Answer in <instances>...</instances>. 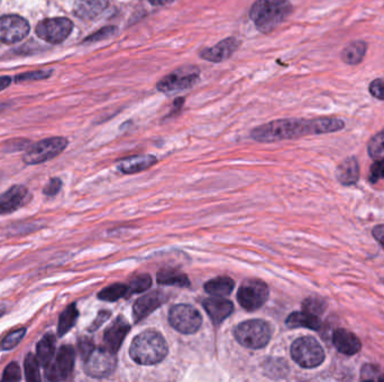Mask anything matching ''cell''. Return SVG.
<instances>
[{
  "mask_svg": "<svg viewBox=\"0 0 384 382\" xmlns=\"http://www.w3.org/2000/svg\"><path fill=\"white\" fill-rule=\"evenodd\" d=\"M345 128V123L338 118L316 119H280L253 129L251 137L261 143L296 139L308 134H330Z\"/></svg>",
  "mask_w": 384,
  "mask_h": 382,
  "instance_id": "cell-1",
  "label": "cell"
},
{
  "mask_svg": "<svg viewBox=\"0 0 384 382\" xmlns=\"http://www.w3.org/2000/svg\"><path fill=\"white\" fill-rule=\"evenodd\" d=\"M166 341L159 332L145 331L133 340L129 348L131 358L142 365H157L168 356Z\"/></svg>",
  "mask_w": 384,
  "mask_h": 382,
  "instance_id": "cell-2",
  "label": "cell"
},
{
  "mask_svg": "<svg viewBox=\"0 0 384 382\" xmlns=\"http://www.w3.org/2000/svg\"><path fill=\"white\" fill-rule=\"evenodd\" d=\"M292 12L290 0H258L249 12V17L262 33H270L282 24Z\"/></svg>",
  "mask_w": 384,
  "mask_h": 382,
  "instance_id": "cell-3",
  "label": "cell"
},
{
  "mask_svg": "<svg viewBox=\"0 0 384 382\" xmlns=\"http://www.w3.org/2000/svg\"><path fill=\"white\" fill-rule=\"evenodd\" d=\"M235 339L249 349H262L270 342L272 330L269 323L262 320H249L240 323L235 329Z\"/></svg>",
  "mask_w": 384,
  "mask_h": 382,
  "instance_id": "cell-4",
  "label": "cell"
},
{
  "mask_svg": "<svg viewBox=\"0 0 384 382\" xmlns=\"http://www.w3.org/2000/svg\"><path fill=\"white\" fill-rule=\"evenodd\" d=\"M291 358L297 365L305 369H314L323 365L325 351L318 341L312 336H303L294 341L291 345Z\"/></svg>",
  "mask_w": 384,
  "mask_h": 382,
  "instance_id": "cell-5",
  "label": "cell"
},
{
  "mask_svg": "<svg viewBox=\"0 0 384 382\" xmlns=\"http://www.w3.org/2000/svg\"><path fill=\"white\" fill-rule=\"evenodd\" d=\"M200 80V70L197 66L179 68L159 81L156 88L161 92L173 93L195 87Z\"/></svg>",
  "mask_w": 384,
  "mask_h": 382,
  "instance_id": "cell-6",
  "label": "cell"
},
{
  "mask_svg": "<svg viewBox=\"0 0 384 382\" xmlns=\"http://www.w3.org/2000/svg\"><path fill=\"white\" fill-rule=\"evenodd\" d=\"M117 367L116 352L107 348H99L91 351L90 354L84 359V371L88 376L102 379L114 374Z\"/></svg>",
  "mask_w": 384,
  "mask_h": 382,
  "instance_id": "cell-7",
  "label": "cell"
},
{
  "mask_svg": "<svg viewBox=\"0 0 384 382\" xmlns=\"http://www.w3.org/2000/svg\"><path fill=\"white\" fill-rule=\"evenodd\" d=\"M270 292L269 287L265 281L260 279H247L243 284L240 285L238 290V299L242 308L247 311H256L261 308L269 299Z\"/></svg>",
  "mask_w": 384,
  "mask_h": 382,
  "instance_id": "cell-8",
  "label": "cell"
},
{
  "mask_svg": "<svg viewBox=\"0 0 384 382\" xmlns=\"http://www.w3.org/2000/svg\"><path fill=\"white\" fill-rule=\"evenodd\" d=\"M169 322L173 329L182 334H193L200 329L202 317L195 308L190 305H175L169 313Z\"/></svg>",
  "mask_w": 384,
  "mask_h": 382,
  "instance_id": "cell-9",
  "label": "cell"
},
{
  "mask_svg": "<svg viewBox=\"0 0 384 382\" xmlns=\"http://www.w3.org/2000/svg\"><path fill=\"white\" fill-rule=\"evenodd\" d=\"M68 146V141L64 137L48 138L44 141L35 143L26 154H25V164L37 165L46 163L55 159Z\"/></svg>",
  "mask_w": 384,
  "mask_h": 382,
  "instance_id": "cell-10",
  "label": "cell"
},
{
  "mask_svg": "<svg viewBox=\"0 0 384 382\" xmlns=\"http://www.w3.org/2000/svg\"><path fill=\"white\" fill-rule=\"evenodd\" d=\"M73 28V21L64 17L48 18L39 23L37 34L39 39L51 44H59L68 39Z\"/></svg>",
  "mask_w": 384,
  "mask_h": 382,
  "instance_id": "cell-11",
  "label": "cell"
},
{
  "mask_svg": "<svg viewBox=\"0 0 384 382\" xmlns=\"http://www.w3.org/2000/svg\"><path fill=\"white\" fill-rule=\"evenodd\" d=\"M75 351L71 345H64L57 352L55 361L46 368V379L62 381L69 378L75 368Z\"/></svg>",
  "mask_w": 384,
  "mask_h": 382,
  "instance_id": "cell-12",
  "label": "cell"
},
{
  "mask_svg": "<svg viewBox=\"0 0 384 382\" xmlns=\"http://www.w3.org/2000/svg\"><path fill=\"white\" fill-rule=\"evenodd\" d=\"M30 24L19 15H5L0 17V42L14 44L21 42L30 33Z\"/></svg>",
  "mask_w": 384,
  "mask_h": 382,
  "instance_id": "cell-13",
  "label": "cell"
},
{
  "mask_svg": "<svg viewBox=\"0 0 384 382\" xmlns=\"http://www.w3.org/2000/svg\"><path fill=\"white\" fill-rule=\"evenodd\" d=\"M30 194L28 188L14 185L0 195V214L15 212L30 202Z\"/></svg>",
  "mask_w": 384,
  "mask_h": 382,
  "instance_id": "cell-14",
  "label": "cell"
},
{
  "mask_svg": "<svg viewBox=\"0 0 384 382\" xmlns=\"http://www.w3.org/2000/svg\"><path fill=\"white\" fill-rule=\"evenodd\" d=\"M240 42L235 37L225 39L213 48H204L200 52L202 60L211 63H222L231 59V55L238 51Z\"/></svg>",
  "mask_w": 384,
  "mask_h": 382,
  "instance_id": "cell-15",
  "label": "cell"
},
{
  "mask_svg": "<svg viewBox=\"0 0 384 382\" xmlns=\"http://www.w3.org/2000/svg\"><path fill=\"white\" fill-rule=\"evenodd\" d=\"M165 301H166V297L162 292H159V290L140 297L133 306V315H134L136 322H140L145 317L148 316L150 314L153 313L156 308H159L160 306L164 304Z\"/></svg>",
  "mask_w": 384,
  "mask_h": 382,
  "instance_id": "cell-16",
  "label": "cell"
},
{
  "mask_svg": "<svg viewBox=\"0 0 384 382\" xmlns=\"http://www.w3.org/2000/svg\"><path fill=\"white\" fill-rule=\"evenodd\" d=\"M129 330H131V326L125 319L122 316L117 317L105 331V334H104L105 347L111 350L113 352L117 353L124 340L126 338V335L128 334Z\"/></svg>",
  "mask_w": 384,
  "mask_h": 382,
  "instance_id": "cell-17",
  "label": "cell"
},
{
  "mask_svg": "<svg viewBox=\"0 0 384 382\" xmlns=\"http://www.w3.org/2000/svg\"><path fill=\"white\" fill-rule=\"evenodd\" d=\"M202 305L215 325L222 324L234 311L233 303L220 296L204 299Z\"/></svg>",
  "mask_w": 384,
  "mask_h": 382,
  "instance_id": "cell-18",
  "label": "cell"
},
{
  "mask_svg": "<svg viewBox=\"0 0 384 382\" xmlns=\"http://www.w3.org/2000/svg\"><path fill=\"white\" fill-rule=\"evenodd\" d=\"M332 341L337 351L345 356H354L362 349L360 339L357 338L353 332L345 329L335 330Z\"/></svg>",
  "mask_w": 384,
  "mask_h": 382,
  "instance_id": "cell-19",
  "label": "cell"
},
{
  "mask_svg": "<svg viewBox=\"0 0 384 382\" xmlns=\"http://www.w3.org/2000/svg\"><path fill=\"white\" fill-rule=\"evenodd\" d=\"M109 6V0H77L75 3V15L84 21L98 17Z\"/></svg>",
  "mask_w": 384,
  "mask_h": 382,
  "instance_id": "cell-20",
  "label": "cell"
},
{
  "mask_svg": "<svg viewBox=\"0 0 384 382\" xmlns=\"http://www.w3.org/2000/svg\"><path fill=\"white\" fill-rule=\"evenodd\" d=\"M338 182L344 186L356 184L360 179V165L355 157H348L338 165L336 170Z\"/></svg>",
  "mask_w": 384,
  "mask_h": 382,
  "instance_id": "cell-21",
  "label": "cell"
},
{
  "mask_svg": "<svg viewBox=\"0 0 384 382\" xmlns=\"http://www.w3.org/2000/svg\"><path fill=\"white\" fill-rule=\"evenodd\" d=\"M157 159L152 155L131 156L120 161L118 170L124 174H135L143 172L156 164Z\"/></svg>",
  "mask_w": 384,
  "mask_h": 382,
  "instance_id": "cell-22",
  "label": "cell"
},
{
  "mask_svg": "<svg viewBox=\"0 0 384 382\" xmlns=\"http://www.w3.org/2000/svg\"><path fill=\"white\" fill-rule=\"evenodd\" d=\"M285 324L290 329L306 328L312 331H319L321 329V321L319 316L307 313V312H294L290 314L285 321Z\"/></svg>",
  "mask_w": 384,
  "mask_h": 382,
  "instance_id": "cell-23",
  "label": "cell"
},
{
  "mask_svg": "<svg viewBox=\"0 0 384 382\" xmlns=\"http://www.w3.org/2000/svg\"><path fill=\"white\" fill-rule=\"evenodd\" d=\"M367 51V44L363 41H355L349 43L340 54L343 62H345L348 66H357L360 64L365 57Z\"/></svg>",
  "mask_w": 384,
  "mask_h": 382,
  "instance_id": "cell-24",
  "label": "cell"
},
{
  "mask_svg": "<svg viewBox=\"0 0 384 382\" xmlns=\"http://www.w3.org/2000/svg\"><path fill=\"white\" fill-rule=\"evenodd\" d=\"M55 354V335L48 334L37 344V356L39 365L46 368L51 365Z\"/></svg>",
  "mask_w": 384,
  "mask_h": 382,
  "instance_id": "cell-25",
  "label": "cell"
},
{
  "mask_svg": "<svg viewBox=\"0 0 384 382\" xmlns=\"http://www.w3.org/2000/svg\"><path fill=\"white\" fill-rule=\"evenodd\" d=\"M156 281L161 285L166 286L189 287V278L186 274L179 272L177 269H162L156 276Z\"/></svg>",
  "mask_w": 384,
  "mask_h": 382,
  "instance_id": "cell-26",
  "label": "cell"
},
{
  "mask_svg": "<svg viewBox=\"0 0 384 382\" xmlns=\"http://www.w3.org/2000/svg\"><path fill=\"white\" fill-rule=\"evenodd\" d=\"M235 283L231 278L229 277H217L208 281L204 285V290L208 294L213 296H224L229 295L234 290Z\"/></svg>",
  "mask_w": 384,
  "mask_h": 382,
  "instance_id": "cell-27",
  "label": "cell"
},
{
  "mask_svg": "<svg viewBox=\"0 0 384 382\" xmlns=\"http://www.w3.org/2000/svg\"><path fill=\"white\" fill-rule=\"evenodd\" d=\"M78 316L79 311L78 308H77V305H69L64 310V313L60 315L59 325H57V334H59V336H64L70 330L73 329Z\"/></svg>",
  "mask_w": 384,
  "mask_h": 382,
  "instance_id": "cell-28",
  "label": "cell"
},
{
  "mask_svg": "<svg viewBox=\"0 0 384 382\" xmlns=\"http://www.w3.org/2000/svg\"><path fill=\"white\" fill-rule=\"evenodd\" d=\"M128 296V287L127 285L114 284L106 287L98 294V299L106 302H116L118 299Z\"/></svg>",
  "mask_w": 384,
  "mask_h": 382,
  "instance_id": "cell-29",
  "label": "cell"
},
{
  "mask_svg": "<svg viewBox=\"0 0 384 382\" xmlns=\"http://www.w3.org/2000/svg\"><path fill=\"white\" fill-rule=\"evenodd\" d=\"M367 152L369 157L374 161L384 159V129L369 139L367 143Z\"/></svg>",
  "mask_w": 384,
  "mask_h": 382,
  "instance_id": "cell-30",
  "label": "cell"
},
{
  "mask_svg": "<svg viewBox=\"0 0 384 382\" xmlns=\"http://www.w3.org/2000/svg\"><path fill=\"white\" fill-rule=\"evenodd\" d=\"M327 306V302L324 299H321L318 296H311L303 301V311L316 315V316H320L321 314L325 313Z\"/></svg>",
  "mask_w": 384,
  "mask_h": 382,
  "instance_id": "cell-31",
  "label": "cell"
},
{
  "mask_svg": "<svg viewBox=\"0 0 384 382\" xmlns=\"http://www.w3.org/2000/svg\"><path fill=\"white\" fill-rule=\"evenodd\" d=\"M25 376L28 381H41V374H39V362L37 356H34L33 353H28L25 358Z\"/></svg>",
  "mask_w": 384,
  "mask_h": 382,
  "instance_id": "cell-32",
  "label": "cell"
},
{
  "mask_svg": "<svg viewBox=\"0 0 384 382\" xmlns=\"http://www.w3.org/2000/svg\"><path fill=\"white\" fill-rule=\"evenodd\" d=\"M151 286H152V278H151L150 275L136 276L127 285V287H128V295L146 292Z\"/></svg>",
  "mask_w": 384,
  "mask_h": 382,
  "instance_id": "cell-33",
  "label": "cell"
},
{
  "mask_svg": "<svg viewBox=\"0 0 384 382\" xmlns=\"http://www.w3.org/2000/svg\"><path fill=\"white\" fill-rule=\"evenodd\" d=\"M361 380L362 381L384 382V374L376 365H365L361 369Z\"/></svg>",
  "mask_w": 384,
  "mask_h": 382,
  "instance_id": "cell-34",
  "label": "cell"
},
{
  "mask_svg": "<svg viewBox=\"0 0 384 382\" xmlns=\"http://www.w3.org/2000/svg\"><path fill=\"white\" fill-rule=\"evenodd\" d=\"M25 334H26V329H19L12 332V333L7 335L5 340L3 341L1 349L7 351V350H12L17 347V345L21 343V341L23 340V338H24Z\"/></svg>",
  "mask_w": 384,
  "mask_h": 382,
  "instance_id": "cell-35",
  "label": "cell"
},
{
  "mask_svg": "<svg viewBox=\"0 0 384 382\" xmlns=\"http://www.w3.org/2000/svg\"><path fill=\"white\" fill-rule=\"evenodd\" d=\"M384 179V159H378L373 163L369 168V183L375 184L378 181Z\"/></svg>",
  "mask_w": 384,
  "mask_h": 382,
  "instance_id": "cell-36",
  "label": "cell"
},
{
  "mask_svg": "<svg viewBox=\"0 0 384 382\" xmlns=\"http://www.w3.org/2000/svg\"><path fill=\"white\" fill-rule=\"evenodd\" d=\"M21 379V368L17 362H12L8 367L5 369L3 374V381H19Z\"/></svg>",
  "mask_w": 384,
  "mask_h": 382,
  "instance_id": "cell-37",
  "label": "cell"
},
{
  "mask_svg": "<svg viewBox=\"0 0 384 382\" xmlns=\"http://www.w3.org/2000/svg\"><path fill=\"white\" fill-rule=\"evenodd\" d=\"M116 32H117V28L115 26L104 27V28L98 30L96 33L89 36V37L84 41V43L98 42V41H102V39H108L111 36L114 35Z\"/></svg>",
  "mask_w": 384,
  "mask_h": 382,
  "instance_id": "cell-38",
  "label": "cell"
},
{
  "mask_svg": "<svg viewBox=\"0 0 384 382\" xmlns=\"http://www.w3.org/2000/svg\"><path fill=\"white\" fill-rule=\"evenodd\" d=\"M369 91L373 98L384 101V79H375L369 86Z\"/></svg>",
  "mask_w": 384,
  "mask_h": 382,
  "instance_id": "cell-39",
  "label": "cell"
},
{
  "mask_svg": "<svg viewBox=\"0 0 384 382\" xmlns=\"http://www.w3.org/2000/svg\"><path fill=\"white\" fill-rule=\"evenodd\" d=\"M61 188H62L61 179H50V182L46 184V188L43 190V193H44L46 197H55V195L60 192Z\"/></svg>",
  "mask_w": 384,
  "mask_h": 382,
  "instance_id": "cell-40",
  "label": "cell"
},
{
  "mask_svg": "<svg viewBox=\"0 0 384 382\" xmlns=\"http://www.w3.org/2000/svg\"><path fill=\"white\" fill-rule=\"evenodd\" d=\"M51 75V72L46 71H37V72H28V73H24V74H21L16 78L17 81H30V80H42V79L48 78Z\"/></svg>",
  "mask_w": 384,
  "mask_h": 382,
  "instance_id": "cell-41",
  "label": "cell"
},
{
  "mask_svg": "<svg viewBox=\"0 0 384 382\" xmlns=\"http://www.w3.org/2000/svg\"><path fill=\"white\" fill-rule=\"evenodd\" d=\"M93 349H95V344H93V341L84 338L79 341V351L81 353L84 360L90 354Z\"/></svg>",
  "mask_w": 384,
  "mask_h": 382,
  "instance_id": "cell-42",
  "label": "cell"
},
{
  "mask_svg": "<svg viewBox=\"0 0 384 382\" xmlns=\"http://www.w3.org/2000/svg\"><path fill=\"white\" fill-rule=\"evenodd\" d=\"M109 316H111V313H109V312H100L99 315L97 316L95 322H93V324H91L90 328H89V331L93 332L96 331V330L99 329L100 325H102V323L105 322V321L107 320Z\"/></svg>",
  "mask_w": 384,
  "mask_h": 382,
  "instance_id": "cell-43",
  "label": "cell"
},
{
  "mask_svg": "<svg viewBox=\"0 0 384 382\" xmlns=\"http://www.w3.org/2000/svg\"><path fill=\"white\" fill-rule=\"evenodd\" d=\"M373 237L374 239L380 243L382 248L384 249V224H380V225H376V227L373 229L372 231Z\"/></svg>",
  "mask_w": 384,
  "mask_h": 382,
  "instance_id": "cell-44",
  "label": "cell"
},
{
  "mask_svg": "<svg viewBox=\"0 0 384 382\" xmlns=\"http://www.w3.org/2000/svg\"><path fill=\"white\" fill-rule=\"evenodd\" d=\"M10 81H12V79L8 78V77H0V91L6 89L10 86Z\"/></svg>",
  "mask_w": 384,
  "mask_h": 382,
  "instance_id": "cell-45",
  "label": "cell"
},
{
  "mask_svg": "<svg viewBox=\"0 0 384 382\" xmlns=\"http://www.w3.org/2000/svg\"><path fill=\"white\" fill-rule=\"evenodd\" d=\"M153 6H164L166 3H173L174 0H148Z\"/></svg>",
  "mask_w": 384,
  "mask_h": 382,
  "instance_id": "cell-46",
  "label": "cell"
},
{
  "mask_svg": "<svg viewBox=\"0 0 384 382\" xmlns=\"http://www.w3.org/2000/svg\"><path fill=\"white\" fill-rule=\"evenodd\" d=\"M3 311L0 312V316H3Z\"/></svg>",
  "mask_w": 384,
  "mask_h": 382,
  "instance_id": "cell-47",
  "label": "cell"
},
{
  "mask_svg": "<svg viewBox=\"0 0 384 382\" xmlns=\"http://www.w3.org/2000/svg\"><path fill=\"white\" fill-rule=\"evenodd\" d=\"M3 105H0V111L3 110V109H1V108H3Z\"/></svg>",
  "mask_w": 384,
  "mask_h": 382,
  "instance_id": "cell-48",
  "label": "cell"
}]
</instances>
